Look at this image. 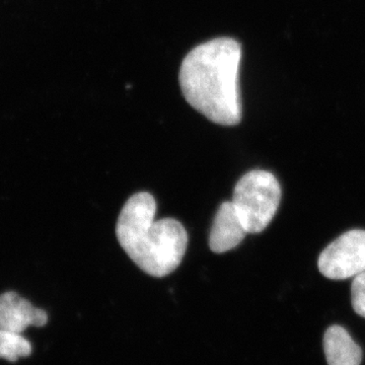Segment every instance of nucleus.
Segmentation results:
<instances>
[{"instance_id": "obj_1", "label": "nucleus", "mask_w": 365, "mask_h": 365, "mask_svg": "<svg viewBox=\"0 0 365 365\" xmlns=\"http://www.w3.org/2000/svg\"><path fill=\"white\" fill-rule=\"evenodd\" d=\"M241 58L237 41L217 38L197 46L182 61L179 74L182 95L213 123L235 126L241 122Z\"/></svg>"}, {"instance_id": "obj_2", "label": "nucleus", "mask_w": 365, "mask_h": 365, "mask_svg": "<svg viewBox=\"0 0 365 365\" xmlns=\"http://www.w3.org/2000/svg\"><path fill=\"white\" fill-rule=\"evenodd\" d=\"M157 203L146 192L134 194L118 217L120 246L141 270L153 277L174 272L184 258L188 235L174 218L155 220Z\"/></svg>"}, {"instance_id": "obj_3", "label": "nucleus", "mask_w": 365, "mask_h": 365, "mask_svg": "<svg viewBox=\"0 0 365 365\" xmlns=\"http://www.w3.org/2000/svg\"><path fill=\"white\" fill-rule=\"evenodd\" d=\"M280 200V184L272 173L255 170L237 182L232 203L248 234H259L272 222Z\"/></svg>"}, {"instance_id": "obj_4", "label": "nucleus", "mask_w": 365, "mask_h": 365, "mask_svg": "<svg viewBox=\"0 0 365 365\" xmlns=\"http://www.w3.org/2000/svg\"><path fill=\"white\" fill-rule=\"evenodd\" d=\"M318 266L325 277L344 280L365 271V230L340 235L319 255Z\"/></svg>"}, {"instance_id": "obj_5", "label": "nucleus", "mask_w": 365, "mask_h": 365, "mask_svg": "<svg viewBox=\"0 0 365 365\" xmlns=\"http://www.w3.org/2000/svg\"><path fill=\"white\" fill-rule=\"evenodd\" d=\"M48 314L38 309L16 292L0 294V329L21 334L29 327H43L47 324Z\"/></svg>"}, {"instance_id": "obj_6", "label": "nucleus", "mask_w": 365, "mask_h": 365, "mask_svg": "<svg viewBox=\"0 0 365 365\" xmlns=\"http://www.w3.org/2000/svg\"><path fill=\"white\" fill-rule=\"evenodd\" d=\"M247 234L248 232L237 216L232 201L223 202L211 227L209 247L216 254L225 253L239 246Z\"/></svg>"}, {"instance_id": "obj_7", "label": "nucleus", "mask_w": 365, "mask_h": 365, "mask_svg": "<svg viewBox=\"0 0 365 365\" xmlns=\"http://www.w3.org/2000/svg\"><path fill=\"white\" fill-rule=\"evenodd\" d=\"M324 351L329 365H360L362 351L340 326H332L324 336Z\"/></svg>"}, {"instance_id": "obj_8", "label": "nucleus", "mask_w": 365, "mask_h": 365, "mask_svg": "<svg viewBox=\"0 0 365 365\" xmlns=\"http://www.w3.org/2000/svg\"><path fill=\"white\" fill-rule=\"evenodd\" d=\"M32 353V345L21 334L0 329V359L16 362Z\"/></svg>"}, {"instance_id": "obj_9", "label": "nucleus", "mask_w": 365, "mask_h": 365, "mask_svg": "<svg viewBox=\"0 0 365 365\" xmlns=\"http://www.w3.org/2000/svg\"><path fill=\"white\" fill-rule=\"evenodd\" d=\"M351 299L354 311L365 318V271L355 276L353 280Z\"/></svg>"}]
</instances>
